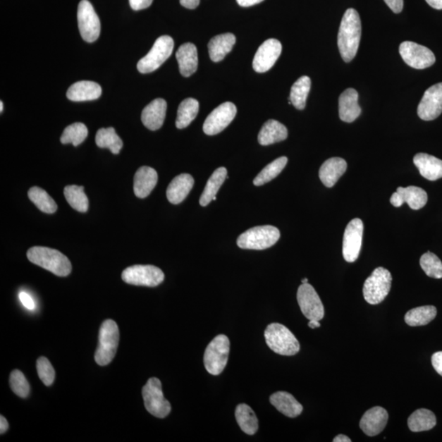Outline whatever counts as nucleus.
Listing matches in <instances>:
<instances>
[{
    "mask_svg": "<svg viewBox=\"0 0 442 442\" xmlns=\"http://www.w3.org/2000/svg\"><path fill=\"white\" fill-rule=\"evenodd\" d=\"M237 108L231 102H226L211 111L207 116L203 131L207 135H215L221 133L235 119Z\"/></svg>",
    "mask_w": 442,
    "mask_h": 442,
    "instance_id": "nucleus-14",
    "label": "nucleus"
},
{
    "mask_svg": "<svg viewBox=\"0 0 442 442\" xmlns=\"http://www.w3.org/2000/svg\"><path fill=\"white\" fill-rule=\"evenodd\" d=\"M297 297L299 307L306 318L319 321L324 318V305L311 284L302 283L298 288Z\"/></svg>",
    "mask_w": 442,
    "mask_h": 442,
    "instance_id": "nucleus-13",
    "label": "nucleus"
},
{
    "mask_svg": "<svg viewBox=\"0 0 442 442\" xmlns=\"http://www.w3.org/2000/svg\"><path fill=\"white\" fill-rule=\"evenodd\" d=\"M183 7L189 9H195L200 4V0H180Z\"/></svg>",
    "mask_w": 442,
    "mask_h": 442,
    "instance_id": "nucleus-49",
    "label": "nucleus"
},
{
    "mask_svg": "<svg viewBox=\"0 0 442 442\" xmlns=\"http://www.w3.org/2000/svg\"><path fill=\"white\" fill-rule=\"evenodd\" d=\"M96 145L101 149H109L113 154H118L123 147V142L113 127L101 128L95 137Z\"/></svg>",
    "mask_w": 442,
    "mask_h": 442,
    "instance_id": "nucleus-36",
    "label": "nucleus"
},
{
    "mask_svg": "<svg viewBox=\"0 0 442 442\" xmlns=\"http://www.w3.org/2000/svg\"><path fill=\"white\" fill-rule=\"evenodd\" d=\"M442 113V83L436 84L425 91L418 106L422 120L433 121Z\"/></svg>",
    "mask_w": 442,
    "mask_h": 442,
    "instance_id": "nucleus-17",
    "label": "nucleus"
},
{
    "mask_svg": "<svg viewBox=\"0 0 442 442\" xmlns=\"http://www.w3.org/2000/svg\"><path fill=\"white\" fill-rule=\"evenodd\" d=\"M174 45V40L169 35H162L157 39L149 53L137 64L139 72L146 74L159 69L170 58Z\"/></svg>",
    "mask_w": 442,
    "mask_h": 442,
    "instance_id": "nucleus-8",
    "label": "nucleus"
},
{
    "mask_svg": "<svg viewBox=\"0 0 442 442\" xmlns=\"http://www.w3.org/2000/svg\"><path fill=\"white\" fill-rule=\"evenodd\" d=\"M119 339L118 324L113 320H105L99 330V345L94 355L96 363L105 367L111 362L118 350Z\"/></svg>",
    "mask_w": 442,
    "mask_h": 442,
    "instance_id": "nucleus-4",
    "label": "nucleus"
},
{
    "mask_svg": "<svg viewBox=\"0 0 442 442\" xmlns=\"http://www.w3.org/2000/svg\"><path fill=\"white\" fill-rule=\"evenodd\" d=\"M265 338L268 347L278 355L291 357L299 352L298 340L290 330L281 324H269L265 331Z\"/></svg>",
    "mask_w": 442,
    "mask_h": 442,
    "instance_id": "nucleus-3",
    "label": "nucleus"
},
{
    "mask_svg": "<svg viewBox=\"0 0 442 442\" xmlns=\"http://www.w3.org/2000/svg\"><path fill=\"white\" fill-rule=\"evenodd\" d=\"M333 442H350L352 441V440H350L347 436L340 434V435H338L336 438H335L333 440Z\"/></svg>",
    "mask_w": 442,
    "mask_h": 442,
    "instance_id": "nucleus-53",
    "label": "nucleus"
},
{
    "mask_svg": "<svg viewBox=\"0 0 442 442\" xmlns=\"http://www.w3.org/2000/svg\"><path fill=\"white\" fill-rule=\"evenodd\" d=\"M348 169V164L341 157H332L325 161L319 169V179L323 184L332 188Z\"/></svg>",
    "mask_w": 442,
    "mask_h": 442,
    "instance_id": "nucleus-22",
    "label": "nucleus"
},
{
    "mask_svg": "<svg viewBox=\"0 0 442 442\" xmlns=\"http://www.w3.org/2000/svg\"><path fill=\"white\" fill-rule=\"evenodd\" d=\"M302 283H308V278H303L302 281Z\"/></svg>",
    "mask_w": 442,
    "mask_h": 442,
    "instance_id": "nucleus-56",
    "label": "nucleus"
},
{
    "mask_svg": "<svg viewBox=\"0 0 442 442\" xmlns=\"http://www.w3.org/2000/svg\"><path fill=\"white\" fill-rule=\"evenodd\" d=\"M420 266L426 276L434 278H442V262L433 252H426L420 258Z\"/></svg>",
    "mask_w": 442,
    "mask_h": 442,
    "instance_id": "nucleus-42",
    "label": "nucleus"
},
{
    "mask_svg": "<svg viewBox=\"0 0 442 442\" xmlns=\"http://www.w3.org/2000/svg\"><path fill=\"white\" fill-rule=\"evenodd\" d=\"M28 197L39 209L47 214L57 211L58 206L48 192L39 187H32L28 191Z\"/></svg>",
    "mask_w": 442,
    "mask_h": 442,
    "instance_id": "nucleus-39",
    "label": "nucleus"
},
{
    "mask_svg": "<svg viewBox=\"0 0 442 442\" xmlns=\"http://www.w3.org/2000/svg\"><path fill=\"white\" fill-rule=\"evenodd\" d=\"M145 408L156 418L164 419L171 413V405L162 393L161 383L159 379L152 378L147 381L142 390Z\"/></svg>",
    "mask_w": 442,
    "mask_h": 442,
    "instance_id": "nucleus-9",
    "label": "nucleus"
},
{
    "mask_svg": "<svg viewBox=\"0 0 442 442\" xmlns=\"http://www.w3.org/2000/svg\"><path fill=\"white\" fill-rule=\"evenodd\" d=\"M124 282L135 286L156 287L165 278L161 269L154 266L136 265L126 268L121 274Z\"/></svg>",
    "mask_w": 442,
    "mask_h": 442,
    "instance_id": "nucleus-10",
    "label": "nucleus"
},
{
    "mask_svg": "<svg viewBox=\"0 0 442 442\" xmlns=\"http://www.w3.org/2000/svg\"><path fill=\"white\" fill-rule=\"evenodd\" d=\"M426 2L428 3L431 8L438 10L442 9V0H426Z\"/></svg>",
    "mask_w": 442,
    "mask_h": 442,
    "instance_id": "nucleus-52",
    "label": "nucleus"
},
{
    "mask_svg": "<svg viewBox=\"0 0 442 442\" xmlns=\"http://www.w3.org/2000/svg\"><path fill=\"white\" fill-rule=\"evenodd\" d=\"M436 424L435 415L431 410L419 409L410 416L408 426L414 433L433 429Z\"/></svg>",
    "mask_w": 442,
    "mask_h": 442,
    "instance_id": "nucleus-32",
    "label": "nucleus"
},
{
    "mask_svg": "<svg viewBox=\"0 0 442 442\" xmlns=\"http://www.w3.org/2000/svg\"><path fill=\"white\" fill-rule=\"evenodd\" d=\"M264 0H237V3L240 5L241 7H251L253 5H256L262 3Z\"/></svg>",
    "mask_w": 442,
    "mask_h": 442,
    "instance_id": "nucleus-50",
    "label": "nucleus"
},
{
    "mask_svg": "<svg viewBox=\"0 0 442 442\" xmlns=\"http://www.w3.org/2000/svg\"><path fill=\"white\" fill-rule=\"evenodd\" d=\"M271 403L279 412L289 418H296L302 414L303 406L294 396L286 392H278L271 395Z\"/></svg>",
    "mask_w": 442,
    "mask_h": 442,
    "instance_id": "nucleus-28",
    "label": "nucleus"
},
{
    "mask_svg": "<svg viewBox=\"0 0 442 442\" xmlns=\"http://www.w3.org/2000/svg\"><path fill=\"white\" fill-rule=\"evenodd\" d=\"M281 238V232L272 226H257L249 228L238 238L237 245L249 250H265L276 245Z\"/></svg>",
    "mask_w": 442,
    "mask_h": 442,
    "instance_id": "nucleus-5",
    "label": "nucleus"
},
{
    "mask_svg": "<svg viewBox=\"0 0 442 442\" xmlns=\"http://www.w3.org/2000/svg\"><path fill=\"white\" fill-rule=\"evenodd\" d=\"M236 37L231 33H226L213 37L208 43V52L213 62H221L226 56L231 52L235 44Z\"/></svg>",
    "mask_w": 442,
    "mask_h": 442,
    "instance_id": "nucleus-29",
    "label": "nucleus"
},
{
    "mask_svg": "<svg viewBox=\"0 0 442 442\" xmlns=\"http://www.w3.org/2000/svg\"><path fill=\"white\" fill-rule=\"evenodd\" d=\"M19 299L23 306L28 309H34L35 307V302L32 297L27 293L22 292L19 294Z\"/></svg>",
    "mask_w": 442,
    "mask_h": 442,
    "instance_id": "nucleus-46",
    "label": "nucleus"
},
{
    "mask_svg": "<svg viewBox=\"0 0 442 442\" xmlns=\"http://www.w3.org/2000/svg\"><path fill=\"white\" fill-rule=\"evenodd\" d=\"M101 86L94 81L82 80L73 84L68 89L67 97L73 102L92 101L100 98Z\"/></svg>",
    "mask_w": 442,
    "mask_h": 442,
    "instance_id": "nucleus-26",
    "label": "nucleus"
},
{
    "mask_svg": "<svg viewBox=\"0 0 442 442\" xmlns=\"http://www.w3.org/2000/svg\"><path fill=\"white\" fill-rule=\"evenodd\" d=\"M9 383L15 394L22 398H27L30 393V385L21 371L13 370L10 375Z\"/></svg>",
    "mask_w": 442,
    "mask_h": 442,
    "instance_id": "nucleus-43",
    "label": "nucleus"
},
{
    "mask_svg": "<svg viewBox=\"0 0 442 442\" xmlns=\"http://www.w3.org/2000/svg\"><path fill=\"white\" fill-rule=\"evenodd\" d=\"M235 418L240 429L247 435H254L257 433L259 424L255 413L250 406L241 404L235 410Z\"/></svg>",
    "mask_w": 442,
    "mask_h": 442,
    "instance_id": "nucleus-33",
    "label": "nucleus"
},
{
    "mask_svg": "<svg viewBox=\"0 0 442 442\" xmlns=\"http://www.w3.org/2000/svg\"><path fill=\"white\" fill-rule=\"evenodd\" d=\"M154 0H129L132 9L135 11L149 8Z\"/></svg>",
    "mask_w": 442,
    "mask_h": 442,
    "instance_id": "nucleus-45",
    "label": "nucleus"
},
{
    "mask_svg": "<svg viewBox=\"0 0 442 442\" xmlns=\"http://www.w3.org/2000/svg\"><path fill=\"white\" fill-rule=\"evenodd\" d=\"M0 419H1L0 420V434H4L8 431L9 425L8 421L4 417L3 415H1Z\"/></svg>",
    "mask_w": 442,
    "mask_h": 442,
    "instance_id": "nucleus-51",
    "label": "nucleus"
},
{
    "mask_svg": "<svg viewBox=\"0 0 442 442\" xmlns=\"http://www.w3.org/2000/svg\"><path fill=\"white\" fill-rule=\"evenodd\" d=\"M4 111V103L3 102H0V111H1V113H3Z\"/></svg>",
    "mask_w": 442,
    "mask_h": 442,
    "instance_id": "nucleus-55",
    "label": "nucleus"
},
{
    "mask_svg": "<svg viewBox=\"0 0 442 442\" xmlns=\"http://www.w3.org/2000/svg\"><path fill=\"white\" fill-rule=\"evenodd\" d=\"M431 364L436 373L442 376V352H436L431 357Z\"/></svg>",
    "mask_w": 442,
    "mask_h": 442,
    "instance_id": "nucleus-47",
    "label": "nucleus"
},
{
    "mask_svg": "<svg viewBox=\"0 0 442 442\" xmlns=\"http://www.w3.org/2000/svg\"><path fill=\"white\" fill-rule=\"evenodd\" d=\"M167 110V104L164 99L152 101L142 111V123L150 130H157L164 123Z\"/></svg>",
    "mask_w": 442,
    "mask_h": 442,
    "instance_id": "nucleus-20",
    "label": "nucleus"
},
{
    "mask_svg": "<svg viewBox=\"0 0 442 442\" xmlns=\"http://www.w3.org/2000/svg\"><path fill=\"white\" fill-rule=\"evenodd\" d=\"M64 196L69 205L75 211L85 213L89 209V199L85 194L84 187L68 185L65 187Z\"/></svg>",
    "mask_w": 442,
    "mask_h": 442,
    "instance_id": "nucleus-38",
    "label": "nucleus"
},
{
    "mask_svg": "<svg viewBox=\"0 0 442 442\" xmlns=\"http://www.w3.org/2000/svg\"><path fill=\"white\" fill-rule=\"evenodd\" d=\"M199 111V103L195 99L189 98L181 102L177 111L176 125L178 129H185L196 118Z\"/></svg>",
    "mask_w": 442,
    "mask_h": 442,
    "instance_id": "nucleus-34",
    "label": "nucleus"
},
{
    "mask_svg": "<svg viewBox=\"0 0 442 442\" xmlns=\"http://www.w3.org/2000/svg\"><path fill=\"white\" fill-rule=\"evenodd\" d=\"M180 73L185 78H190L196 73L198 66L197 49L194 44H182L176 52Z\"/></svg>",
    "mask_w": 442,
    "mask_h": 442,
    "instance_id": "nucleus-25",
    "label": "nucleus"
},
{
    "mask_svg": "<svg viewBox=\"0 0 442 442\" xmlns=\"http://www.w3.org/2000/svg\"><path fill=\"white\" fill-rule=\"evenodd\" d=\"M228 172L225 167H220L216 169L208 180L205 189L203 190L200 197V205L206 207L216 197L218 191L221 189L223 183L225 182Z\"/></svg>",
    "mask_w": 442,
    "mask_h": 442,
    "instance_id": "nucleus-31",
    "label": "nucleus"
},
{
    "mask_svg": "<svg viewBox=\"0 0 442 442\" xmlns=\"http://www.w3.org/2000/svg\"><path fill=\"white\" fill-rule=\"evenodd\" d=\"M312 80L307 75L300 78L291 88L289 101L298 110L306 108L307 99L311 90Z\"/></svg>",
    "mask_w": 442,
    "mask_h": 442,
    "instance_id": "nucleus-35",
    "label": "nucleus"
},
{
    "mask_svg": "<svg viewBox=\"0 0 442 442\" xmlns=\"http://www.w3.org/2000/svg\"><path fill=\"white\" fill-rule=\"evenodd\" d=\"M392 282V274L387 269L383 267L375 269L364 284L363 293L365 301L371 305L383 302L391 290Z\"/></svg>",
    "mask_w": 442,
    "mask_h": 442,
    "instance_id": "nucleus-6",
    "label": "nucleus"
},
{
    "mask_svg": "<svg viewBox=\"0 0 442 442\" xmlns=\"http://www.w3.org/2000/svg\"><path fill=\"white\" fill-rule=\"evenodd\" d=\"M436 313L438 311L434 306L414 308L405 314V323L411 327L424 326L433 321Z\"/></svg>",
    "mask_w": 442,
    "mask_h": 442,
    "instance_id": "nucleus-37",
    "label": "nucleus"
},
{
    "mask_svg": "<svg viewBox=\"0 0 442 442\" xmlns=\"http://www.w3.org/2000/svg\"><path fill=\"white\" fill-rule=\"evenodd\" d=\"M37 367L39 377L42 383L48 387L52 385L55 379V371L49 360L45 357H39Z\"/></svg>",
    "mask_w": 442,
    "mask_h": 442,
    "instance_id": "nucleus-44",
    "label": "nucleus"
},
{
    "mask_svg": "<svg viewBox=\"0 0 442 442\" xmlns=\"http://www.w3.org/2000/svg\"><path fill=\"white\" fill-rule=\"evenodd\" d=\"M87 127L83 123H76L70 125L63 131L61 136V143L63 145L73 144L75 147L82 144L88 136Z\"/></svg>",
    "mask_w": 442,
    "mask_h": 442,
    "instance_id": "nucleus-41",
    "label": "nucleus"
},
{
    "mask_svg": "<svg viewBox=\"0 0 442 442\" xmlns=\"http://www.w3.org/2000/svg\"><path fill=\"white\" fill-rule=\"evenodd\" d=\"M287 164L288 159L286 156L278 157L276 160L273 161L271 164L266 166L265 168L259 173L258 176L254 179V185L262 186L270 182L281 174Z\"/></svg>",
    "mask_w": 442,
    "mask_h": 442,
    "instance_id": "nucleus-40",
    "label": "nucleus"
},
{
    "mask_svg": "<svg viewBox=\"0 0 442 442\" xmlns=\"http://www.w3.org/2000/svg\"><path fill=\"white\" fill-rule=\"evenodd\" d=\"M231 343L226 335H218L207 345L204 353V365L208 373L219 375L225 369L230 354Z\"/></svg>",
    "mask_w": 442,
    "mask_h": 442,
    "instance_id": "nucleus-7",
    "label": "nucleus"
},
{
    "mask_svg": "<svg viewBox=\"0 0 442 442\" xmlns=\"http://www.w3.org/2000/svg\"><path fill=\"white\" fill-rule=\"evenodd\" d=\"M359 94L357 90H345L339 97V116L344 123H353L362 113L358 104Z\"/></svg>",
    "mask_w": 442,
    "mask_h": 442,
    "instance_id": "nucleus-21",
    "label": "nucleus"
},
{
    "mask_svg": "<svg viewBox=\"0 0 442 442\" xmlns=\"http://www.w3.org/2000/svg\"><path fill=\"white\" fill-rule=\"evenodd\" d=\"M399 52L404 62L415 69L428 68L436 62L434 54L429 49L417 43H401Z\"/></svg>",
    "mask_w": 442,
    "mask_h": 442,
    "instance_id": "nucleus-12",
    "label": "nucleus"
},
{
    "mask_svg": "<svg viewBox=\"0 0 442 442\" xmlns=\"http://www.w3.org/2000/svg\"><path fill=\"white\" fill-rule=\"evenodd\" d=\"M282 53V44L276 39H269L259 47L252 62L253 69L263 73L270 70Z\"/></svg>",
    "mask_w": 442,
    "mask_h": 442,
    "instance_id": "nucleus-16",
    "label": "nucleus"
},
{
    "mask_svg": "<svg viewBox=\"0 0 442 442\" xmlns=\"http://www.w3.org/2000/svg\"><path fill=\"white\" fill-rule=\"evenodd\" d=\"M308 326L311 329H317V328H319L320 327V323L319 322V320H309V322L308 324Z\"/></svg>",
    "mask_w": 442,
    "mask_h": 442,
    "instance_id": "nucleus-54",
    "label": "nucleus"
},
{
    "mask_svg": "<svg viewBox=\"0 0 442 442\" xmlns=\"http://www.w3.org/2000/svg\"><path fill=\"white\" fill-rule=\"evenodd\" d=\"M428 202V195L419 187L409 186L399 187L398 190L391 197V204L395 207H400L407 203L411 209L419 210Z\"/></svg>",
    "mask_w": 442,
    "mask_h": 442,
    "instance_id": "nucleus-18",
    "label": "nucleus"
},
{
    "mask_svg": "<svg viewBox=\"0 0 442 442\" xmlns=\"http://www.w3.org/2000/svg\"><path fill=\"white\" fill-rule=\"evenodd\" d=\"M28 260L52 272L55 276L66 277L72 272V264L69 259L55 249L45 247H33L27 252Z\"/></svg>",
    "mask_w": 442,
    "mask_h": 442,
    "instance_id": "nucleus-2",
    "label": "nucleus"
},
{
    "mask_svg": "<svg viewBox=\"0 0 442 442\" xmlns=\"http://www.w3.org/2000/svg\"><path fill=\"white\" fill-rule=\"evenodd\" d=\"M363 232V222L358 218L350 221L345 228L343 243V255L348 262H355L357 260L360 249H362Z\"/></svg>",
    "mask_w": 442,
    "mask_h": 442,
    "instance_id": "nucleus-15",
    "label": "nucleus"
},
{
    "mask_svg": "<svg viewBox=\"0 0 442 442\" xmlns=\"http://www.w3.org/2000/svg\"><path fill=\"white\" fill-rule=\"evenodd\" d=\"M388 420L387 410L380 406H376L364 413L360 422V428L369 436H377L384 430Z\"/></svg>",
    "mask_w": 442,
    "mask_h": 442,
    "instance_id": "nucleus-19",
    "label": "nucleus"
},
{
    "mask_svg": "<svg viewBox=\"0 0 442 442\" xmlns=\"http://www.w3.org/2000/svg\"><path fill=\"white\" fill-rule=\"evenodd\" d=\"M414 164L425 179L435 181L442 178V160L426 154H418L414 157Z\"/></svg>",
    "mask_w": 442,
    "mask_h": 442,
    "instance_id": "nucleus-27",
    "label": "nucleus"
},
{
    "mask_svg": "<svg viewBox=\"0 0 442 442\" xmlns=\"http://www.w3.org/2000/svg\"><path fill=\"white\" fill-rule=\"evenodd\" d=\"M362 37V21L357 10L348 8L345 12L340 25L338 45L339 52L345 63L354 59Z\"/></svg>",
    "mask_w": 442,
    "mask_h": 442,
    "instance_id": "nucleus-1",
    "label": "nucleus"
},
{
    "mask_svg": "<svg viewBox=\"0 0 442 442\" xmlns=\"http://www.w3.org/2000/svg\"><path fill=\"white\" fill-rule=\"evenodd\" d=\"M194 185V178L189 174H181L176 176L167 188V199L172 204H180L189 195Z\"/></svg>",
    "mask_w": 442,
    "mask_h": 442,
    "instance_id": "nucleus-23",
    "label": "nucleus"
},
{
    "mask_svg": "<svg viewBox=\"0 0 442 442\" xmlns=\"http://www.w3.org/2000/svg\"><path fill=\"white\" fill-rule=\"evenodd\" d=\"M388 6L393 10L395 13H400L404 7V0H384Z\"/></svg>",
    "mask_w": 442,
    "mask_h": 442,
    "instance_id": "nucleus-48",
    "label": "nucleus"
},
{
    "mask_svg": "<svg viewBox=\"0 0 442 442\" xmlns=\"http://www.w3.org/2000/svg\"><path fill=\"white\" fill-rule=\"evenodd\" d=\"M159 180V176L149 166H142L137 171L134 178V192L136 197L145 198L154 190Z\"/></svg>",
    "mask_w": 442,
    "mask_h": 442,
    "instance_id": "nucleus-24",
    "label": "nucleus"
},
{
    "mask_svg": "<svg viewBox=\"0 0 442 442\" xmlns=\"http://www.w3.org/2000/svg\"><path fill=\"white\" fill-rule=\"evenodd\" d=\"M288 134L286 125L276 120H269L263 125L258 135V141L261 145H271L286 140Z\"/></svg>",
    "mask_w": 442,
    "mask_h": 442,
    "instance_id": "nucleus-30",
    "label": "nucleus"
},
{
    "mask_svg": "<svg viewBox=\"0 0 442 442\" xmlns=\"http://www.w3.org/2000/svg\"><path fill=\"white\" fill-rule=\"evenodd\" d=\"M78 27L85 42L93 43L98 39L101 23L93 5L88 0H81L78 10Z\"/></svg>",
    "mask_w": 442,
    "mask_h": 442,
    "instance_id": "nucleus-11",
    "label": "nucleus"
}]
</instances>
